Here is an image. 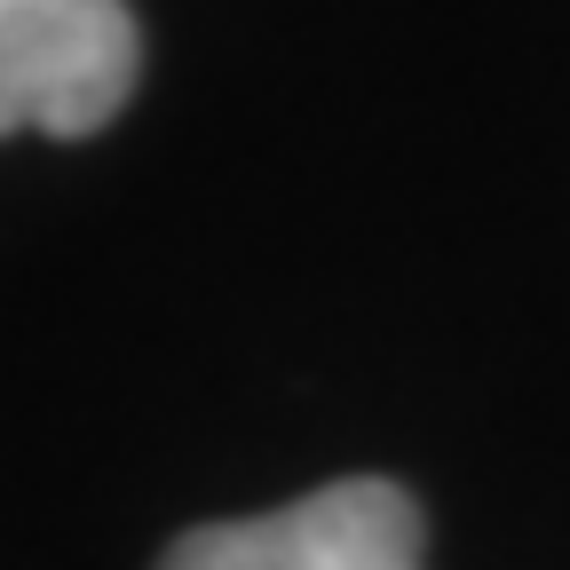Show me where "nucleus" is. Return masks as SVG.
Segmentation results:
<instances>
[{"instance_id": "obj_1", "label": "nucleus", "mask_w": 570, "mask_h": 570, "mask_svg": "<svg viewBox=\"0 0 570 570\" xmlns=\"http://www.w3.org/2000/svg\"><path fill=\"white\" fill-rule=\"evenodd\" d=\"M142 80V32L127 0H0V127L96 135Z\"/></svg>"}, {"instance_id": "obj_2", "label": "nucleus", "mask_w": 570, "mask_h": 570, "mask_svg": "<svg viewBox=\"0 0 570 570\" xmlns=\"http://www.w3.org/2000/svg\"><path fill=\"white\" fill-rule=\"evenodd\" d=\"M420 508L389 475L325 483L294 508L198 523L183 531L159 570H420Z\"/></svg>"}]
</instances>
